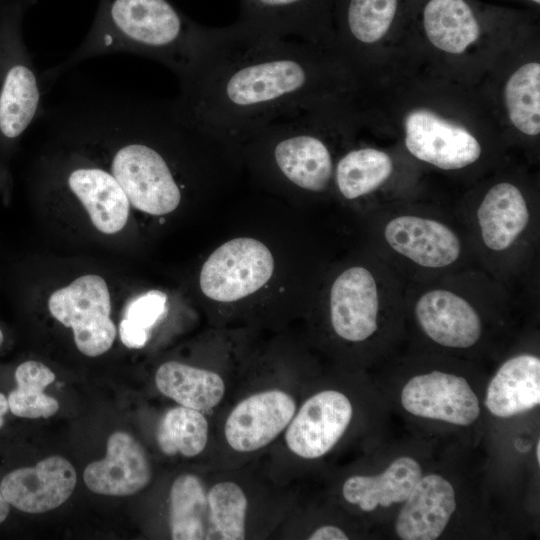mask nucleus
I'll use <instances>...</instances> for the list:
<instances>
[{
    "label": "nucleus",
    "instance_id": "obj_1",
    "mask_svg": "<svg viewBox=\"0 0 540 540\" xmlns=\"http://www.w3.org/2000/svg\"><path fill=\"white\" fill-rule=\"evenodd\" d=\"M324 68L311 44L267 37L236 23L208 26L198 56L179 78L175 100L194 122L235 141L315 106Z\"/></svg>",
    "mask_w": 540,
    "mask_h": 540
},
{
    "label": "nucleus",
    "instance_id": "obj_2",
    "mask_svg": "<svg viewBox=\"0 0 540 540\" xmlns=\"http://www.w3.org/2000/svg\"><path fill=\"white\" fill-rule=\"evenodd\" d=\"M208 26L179 10L171 0H99L84 41L61 64L48 69L50 85L88 58L116 52L141 55L172 70L178 79L194 63Z\"/></svg>",
    "mask_w": 540,
    "mask_h": 540
},
{
    "label": "nucleus",
    "instance_id": "obj_5",
    "mask_svg": "<svg viewBox=\"0 0 540 540\" xmlns=\"http://www.w3.org/2000/svg\"><path fill=\"white\" fill-rule=\"evenodd\" d=\"M467 227L478 265L512 288L535 264L539 212L516 184L500 181L467 210L457 212Z\"/></svg>",
    "mask_w": 540,
    "mask_h": 540
},
{
    "label": "nucleus",
    "instance_id": "obj_27",
    "mask_svg": "<svg viewBox=\"0 0 540 540\" xmlns=\"http://www.w3.org/2000/svg\"><path fill=\"white\" fill-rule=\"evenodd\" d=\"M16 388L8 396L9 410L22 418H49L59 409L57 400L44 393L55 374L36 360L22 362L14 373Z\"/></svg>",
    "mask_w": 540,
    "mask_h": 540
},
{
    "label": "nucleus",
    "instance_id": "obj_19",
    "mask_svg": "<svg viewBox=\"0 0 540 540\" xmlns=\"http://www.w3.org/2000/svg\"><path fill=\"white\" fill-rule=\"evenodd\" d=\"M403 503L395 523L402 540L439 538L457 507L454 487L435 473L422 476Z\"/></svg>",
    "mask_w": 540,
    "mask_h": 540
},
{
    "label": "nucleus",
    "instance_id": "obj_20",
    "mask_svg": "<svg viewBox=\"0 0 540 540\" xmlns=\"http://www.w3.org/2000/svg\"><path fill=\"white\" fill-rule=\"evenodd\" d=\"M540 403V358L521 352L507 358L491 379L484 400L494 416L508 418Z\"/></svg>",
    "mask_w": 540,
    "mask_h": 540
},
{
    "label": "nucleus",
    "instance_id": "obj_33",
    "mask_svg": "<svg viewBox=\"0 0 540 540\" xmlns=\"http://www.w3.org/2000/svg\"><path fill=\"white\" fill-rule=\"evenodd\" d=\"M10 511V505L4 498L1 488H0V524L3 523Z\"/></svg>",
    "mask_w": 540,
    "mask_h": 540
},
{
    "label": "nucleus",
    "instance_id": "obj_34",
    "mask_svg": "<svg viewBox=\"0 0 540 540\" xmlns=\"http://www.w3.org/2000/svg\"><path fill=\"white\" fill-rule=\"evenodd\" d=\"M8 410V399L3 393H0V429L4 425V415L7 413Z\"/></svg>",
    "mask_w": 540,
    "mask_h": 540
},
{
    "label": "nucleus",
    "instance_id": "obj_29",
    "mask_svg": "<svg viewBox=\"0 0 540 540\" xmlns=\"http://www.w3.org/2000/svg\"><path fill=\"white\" fill-rule=\"evenodd\" d=\"M156 437L164 454L194 457L206 447L208 422L202 412L179 405L165 413Z\"/></svg>",
    "mask_w": 540,
    "mask_h": 540
},
{
    "label": "nucleus",
    "instance_id": "obj_24",
    "mask_svg": "<svg viewBox=\"0 0 540 540\" xmlns=\"http://www.w3.org/2000/svg\"><path fill=\"white\" fill-rule=\"evenodd\" d=\"M394 162L386 152L371 148H355L345 152L336 162L333 180L345 200L368 197L391 178Z\"/></svg>",
    "mask_w": 540,
    "mask_h": 540
},
{
    "label": "nucleus",
    "instance_id": "obj_16",
    "mask_svg": "<svg viewBox=\"0 0 540 540\" xmlns=\"http://www.w3.org/2000/svg\"><path fill=\"white\" fill-rule=\"evenodd\" d=\"M295 413V399L283 390L254 393L240 401L228 415L225 439L238 452L259 450L287 428Z\"/></svg>",
    "mask_w": 540,
    "mask_h": 540
},
{
    "label": "nucleus",
    "instance_id": "obj_37",
    "mask_svg": "<svg viewBox=\"0 0 540 540\" xmlns=\"http://www.w3.org/2000/svg\"><path fill=\"white\" fill-rule=\"evenodd\" d=\"M528 1L536 5L540 4V0H528Z\"/></svg>",
    "mask_w": 540,
    "mask_h": 540
},
{
    "label": "nucleus",
    "instance_id": "obj_6",
    "mask_svg": "<svg viewBox=\"0 0 540 540\" xmlns=\"http://www.w3.org/2000/svg\"><path fill=\"white\" fill-rule=\"evenodd\" d=\"M406 283L372 250L334 277L328 289V316L334 334L352 344L386 337L405 320Z\"/></svg>",
    "mask_w": 540,
    "mask_h": 540
},
{
    "label": "nucleus",
    "instance_id": "obj_12",
    "mask_svg": "<svg viewBox=\"0 0 540 540\" xmlns=\"http://www.w3.org/2000/svg\"><path fill=\"white\" fill-rule=\"evenodd\" d=\"M334 1L239 0V17L235 23L260 35L300 39L312 45L328 31Z\"/></svg>",
    "mask_w": 540,
    "mask_h": 540
},
{
    "label": "nucleus",
    "instance_id": "obj_14",
    "mask_svg": "<svg viewBox=\"0 0 540 540\" xmlns=\"http://www.w3.org/2000/svg\"><path fill=\"white\" fill-rule=\"evenodd\" d=\"M404 141L414 158L445 171L471 166L482 154L479 141L466 128L427 109L407 115Z\"/></svg>",
    "mask_w": 540,
    "mask_h": 540
},
{
    "label": "nucleus",
    "instance_id": "obj_25",
    "mask_svg": "<svg viewBox=\"0 0 540 540\" xmlns=\"http://www.w3.org/2000/svg\"><path fill=\"white\" fill-rule=\"evenodd\" d=\"M207 494L199 477L183 474L170 489L169 524L174 540L206 539Z\"/></svg>",
    "mask_w": 540,
    "mask_h": 540
},
{
    "label": "nucleus",
    "instance_id": "obj_8",
    "mask_svg": "<svg viewBox=\"0 0 540 540\" xmlns=\"http://www.w3.org/2000/svg\"><path fill=\"white\" fill-rule=\"evenodd\" d=\"M316 106L260 126L234 142L263 159L275 176L308 193L327 191L333 180L331 149L317 129Z\"/></svg>",
    "mask_w": 540,
    "mask_h": 540
},
{
    "label": "nucleus",
    "instance_id": "obj_23",
    "mask_svg": "<svg viewBox=\"0 0 540 540\" xmlns=\"http://www.w3.org/2000/svg\"><path fill=\"white\" fill-rule=\"evenodd\" d=\"M155 383L166 397L200 412L216 407L225 393L224 380L218 373L177 361L161 364Z\"/></svg>",
    "mask_w": 540,
    "mask_h": 540
},
{
    "label": "nucleus",
    "instance_id": "obj_13",
    "mask_svg": "<svg viewBox=\"0 0 540 540\" xmlns=\"http://www.w3.org/2000/svg\"><path fill=\"white\" fill-rule=\"evenodd\" d=\"M401 404L410 414L469 426L480 416L479 399L465 377L443 370L415 374L401 390Z\"/></svg>",
    "mask_w": 540,
    "mask_h": 540
},
{
    "label": "nucleus",
    "instance_id": "obj_17",
    "mask_svg": "<svg viewBox=\"0 0 540 540\" xmlns=\"http://www.w3.org/2000/svg\"><path fill=\"white\" fill-rule=\"evenodd\" d=\"M76 482L73 465L61 456H50L34 467L9 472L0 488L10 506L26 513H43L63 504Z\"/></svg>",
    "mask_w": 540,
    "mask_h": 540
},
{
    "label": "nucleus",
    "instance_id": "obj_32",
    "mask_svg": "<svg viewBox=\"0 0 540 540\" xmlns=\"http://www.w3.org/2000/svg\"><path fill=\"white\" fill-rule=\"evenodd\" d=\"M310 540H347L348 535L339 527L324 525L316 528L308 537Z\"/></svg>",
    "mask_w": 540,
    "mask_h": 540
},
{
    "label": "nucleus",
    "instance_id": "obj_28",
    "mask_svg": "<svg viewBox=\"0 0 540 540\" xmlns=\"http://www.w3.org/2000/svg\"><path fill=\"white\" fill-rule=\"evenodd\" d=\"M247 508V497L239 485L231 481L214 484L207 493L206 539H245Z\"/></svg>",
    "mask_w": 540,
    "mask_h": 540
},
{
    "label": "nucleus",
    "instance_id": "obj_22",
    "mask_svg": "<svg viewBox=\"0 0 540 540\" xmlns=\"http://www.w3.org/2000/svg\"><path fill=\"white\" fill-rule=\"evenodd\" d=\"M421 16L428 40L448 53H463L481 34L478 12L467 0H426Z\"/></svg>",
    "mask_w": 540,
    "mask_h": 540
},
{
    "label": "nucleus",
    "instance_id": "obj_11",
    "mask_svg": "<svg viewBox=\"0 0 540 540\" xmlns=\"http://www.w3.org/2000/svg\"><path fill=\"white\" fill-rule=\"evenodd\" d=\"M54 123L75 145L64 161L66 191L82 204L96 229L104 234L119 232L127 223L131 206L125 192L108 168L93 160L83 143Z\"/></svg>",
    "mask_w": 540,
    "mask_h": 540
},
{
    "label": "nucleus",
    "instance_id": "obj_36",
    "mask_svg": "<svg viewBox=\"0 0 540 540\" xmlns=\"http://www.w3.org/2000/svg\"><path fill=\"white\" fill-rule=\"evenodd\" d=\"M3 342H4V333L0 328V347L2 346Z\"/></svg>",
    "mask_w": 540,
    "mask_h": 540
},
{
    "label": "nucleus",
    "instance_id": "obj_21",
    "mask_svg": "<svg viewBox=\"0 0 540 540\" xmlns=\"http://www.w3.org/2000/svg\"><path fill=\"white\" fill-rule=\"evenodd\" d=\"M423 476L419 462L409 456L395 459L375 475H353L342 486V496L349 504L370 512L378 507L403 503Z\"/></svg>",
    "mask_w": 540,
    "mask_h": 540
},
{
    "label": "nucleus",
    "instance_id": "obj_15",
    "mask_svg": "<svg viewBox=\"0 0 540 540\" xmlns=\"http://www.w3.org/2000/svg\"><path fill=\"white\" fill-rule=\"evenodd\" d=\"M353 416L350 399L338 390H323L310 396L286 428L289 450L304 459L327 454L341 439Z\"/></svg>",
    "mask_w": 540,
    "mask_h": 540
},
{
    "label": "nucleus",
    "instance_id": "obj_3",
    "mask_svg": "<svg viewBox=\"0 0 540 540\" xmlns=\"http://www.w3.org/2000/svg\"><path fill=\"white\" fill-rule=\"evenodd\" d=\"M513 296L512 288L473 266L406 284L405 318L437 347L469 351L483 341L488 324L512 308Z\"/></svg>",
    "mask_w": 540,
    "mask_h": 540
},
{
    "label": "nucleus",
    "instance_id": "obj_31",
    "mask_svg": "<svg viewBox=\"0 0 540 540\" xmlns=\"http://www.w3.org/2000/svg\"><path fill=\"white\" fill-rule=\"evenodd\" d=\"M165 310L166 296L160 291L152 290L133 299L126 306L119 324L122 343L133 349L143 347L148 340L149 330Z\"/></svg>",
    "mask_w": 540,
    "mask_h": 540
},
{
    "label": "nucleus",
    "instance_id": "obj_30",
    "mask_svg": "<svg viewBox=\"0 0 540 540\" xmlns=\"http://www.w3.org/2000/svg\"><path fill=\"white\" fill-rule=\"evenodd\" d=\"M505 104L512 124L522 133L540 132V64L530 62L519 67L508 79Z\"/></svg>",
    "mask_w": 540,
    "mask_h": 540
},
{
    "label": "nucleus",
    "instance_id": "obj_18",
    "mask_svg": "<svg viewBox=\"0 0 540 540\" xmlns=\"http://www.w3.org/2000/svg\"><path fill=\"white\" fill-rule=\"evenodd\" d=\"M151 474L142 445L130 434L117 431L107 440L105 458L90 463L85 468L83 478L94 493L128 496L145 488Z\"/></svg>",
    "mask_w": 540,
    "mask_h": 540
},
{
    "label": "nucleus",
    "instance_id": "obj_10",
    "mask_svg": "<svg viewBox=\"0 0 540 540\" xmlns=\"http://www.w3.org/2000/svg\"><path fill=\"white\" fill-rule=\"evenodd\" d=\"M273 271L274 259L265 244L250 237L234 238L207 258L199 284L206 297L234 302L262 288Z\"/></svg>",
    "mask_w": 540,
    "mask_h": 540
},
{
    "label": "nucleus",
    "instance_id": "obj_4",
    "mask_svg": "<svg viewBox=\"0 0 540 540\" xmlns=\"http://www.w3.org/2000/svg\"><path fill=\"white\" fill-rule=\"evenodd\" d=\"M372 236V251L406 284L479 266L457 212L385 205L373 212Z\"/></svg>",
    "mask_w": 540,
    "mask_h": 540
},
{
    "label": "nucleus",
    "instance_id": "obj_9",
    "mask_svg": "<svg viewBox=\"0 0 540 540\" xmlns=\"http://www.w3.org/2000/svg\"><path fill=\"white\" fill-rule=\"evenodd\" d=\"M52 317L73 331L78 350L97 357L107 352L116 337L110 317L111 298L104 278L86 274L54 291L48 300Z\"/></svg>",
    "mask_w": 540,
    "mask_h": 540
},
{
    "label": "nucleus",
    "instance_id": "obj_35",
    "mask_svg": "<svg viewBox=\"0 0 540 540\" xmlns=\"http://www.w3.org/2000/svg\"><path fill=\"white\" fill-rule=\"evenodd\" d=\"M535 457L537 460V463H540V440L537 441L535 446Z\"/></svg>",
    "mask_w": 540,
    "mask_h": 540
},
{
    "label": "nucleus",
    "instance_id": "obj_26",
    "mask_svg": "<svg viewBox=\"0 0 540 540\" xmlns=\"http://www.w3.org/2000/svg\"><path fill=\"white\" fill-rule=\"evenodd\" d=\"M340 22L347 37L360 44L380 41L397 19L401 0H339Z\"/></svg>",
    "mask_w": 540,
    "mask_h": 540
},
{
    "label": "nucleus",
    "instance_id": "obj_7",
    "mask_svg": "<svg viewBox=\"0 0 540 540\" xmlns=\"http://www.w3.org/2000/svg\"><path fill=\"white\" fill-rule=\"evenodd\" d=\"M37 0H0V190L9 185L11 156L41 112V80L23 34Z\"/></svg>",
    "mask_w": 540,
    "mask_h": 540
}]
</instances>
